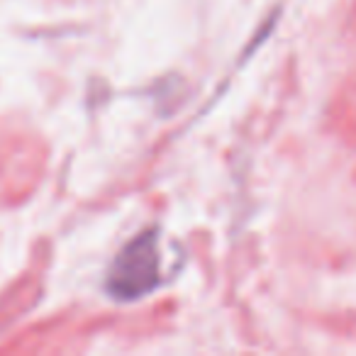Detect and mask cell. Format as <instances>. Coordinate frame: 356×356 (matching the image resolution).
<instances>
[{"label": "cell", "mask_w": 356, "mask_h": 356, "mask_svg": "<svg viewBox=\"0 0 356 356\" xmlns=\"http://www.w3.org/2000/svg\"><path fill=\"white\" fill-rule=\"evenodd\" d=\"M159 252L156 234L144 232L127 244L113 261L108 276V291L120 300H132L156 286Z\"/></svg>", "instance_id": "cell-1"}]
</instances>
